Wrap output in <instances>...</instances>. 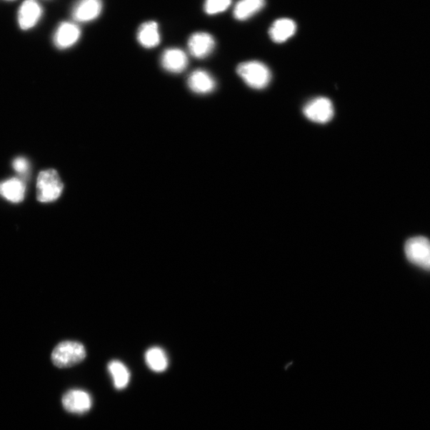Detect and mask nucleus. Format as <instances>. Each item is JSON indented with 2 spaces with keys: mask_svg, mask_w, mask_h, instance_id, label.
I'll list each match as a JSON object with an SVG mask.
<instances>
[{
  "mask_svg": "<svg viewBox=\"0 0 430 430\" xmlns=\"http://www.w3.org/2000/svg\"><path fill=\"white\" fill-rule=\"evenodd\" d=\"M25 193L26 186L22 180L12 178L0 183V196L11 203L22 202Z\"/></svg>",
  "mask_w": 430,
  "mask_h": 430,
  "instance_id": "nucleus-15",
  "label": "nucleus"
},
{
  "mask_svg": "<svg viewBox=\"0 0 430 430\" xmlns=\"http://www.w3.org/2000/svg\"><path fill=\"white\" fill-rule=\"evenodd\" d=\"M108 369L116 389H124L129 385L130 380V372L126 366L117 360H114L109 363Z\"/></svg>",
  "mask_w": 430,
  "mask_h": 430,
  "instance_id": "nucleus-18",
  "label": "nucleus"
},
{
  "mask_svg": "<svg viewBox=\"0 0 430 430\" xmlns=\"http://www.w3.org/2000/svg\"><path fill=\"white\" fill-rule=\"evenodd\" d=\"M137 40L139 44L147 49L155 48L161 44V34L157 23L149 21L141 24L137 32Z\"/></svg>",
  "mask_w": 430,
  "mask_h": 430,
  "instance_id": "nucleus-14",
  "label": "nucleus"
},
{
  "mask_svg": "<svg viewBox=\"0 0 430 430\" xmlns=\"http://www.w3.org/2000/svg\"><path fill=\"white\" fill-rule=\"evenodd\" d=\"M266 6V0H239L235 5L234 16L239 21L251 19Z\"/></svg>",
  "mask_w": 430,
  "mask_h": 430,
  "instance_id": "nucleus-16",
  "label": "nucleus"
},
{
  "mask_svg": "<svg viewBox=\"0 0 430 430\" xmlns=\"http://www.w3.org/2000/svg\"><path fill=\"white\" fill-rule=\"evenodd\" d=\"M86 356L85 346L76 341L60 343L52 352L53 364L59 369H67L83 361Z\"/></svg>",
  "mask_w": 430,
  "mask_h": 430,
  "instance_id": "nucleus-2",
  "label": "nucleus"
},
{
  "mask_svg": "<svg viewBox=\"0 0 430 430\" xmlns=\"http://www.w3.org/2000/svg\"><path fill=\"white\" fill-rule=\"evenodd\" d=\"M232 0H206L204 10L207 15L223 13L231 6Z\"/></svg>",
  "mask_w": 430,
  "mask_h": 430,
  "instance_id": "nucleus-19",
  "label": "nucleus"
},
{
  "mask_svg": "<svg viewBox=\"0 0 430 430\" xmlns=\"http://www.w3.org/2000/svg\"><path fill=\"white\" fill-rule=\"evenodd\" d=\"M62 405L69 413L83 414L88 412L92 406L90 395L82 390H71L62 398Z\"/></svg>",
  "mask_w": 430,
  "mask_h": 430,
  "instance_id": "nucleus-7",
  "label": "nucleus"
},
{
  "mask_svg": "<svg viewBox=\"0 0 430 430\" xmlns=\"http://www.w3.org/2000/svg\"><path fill=\"white\" fill-rule=\"evenodd\" d=\"M406 258L412 264L430 271V241L419 236L409 239L405 245Z\"/></svg>",
  "mask_w": 430,
  "mask_h": 430,
  "instance_id": "nucleus-4",
  "label": "nucleus"
},
{
  "mask_svg": "<svg viewBox=\"0 0 430 430\" xmlns=\"http://www.w3.org/2000/svg\"><path fill=\"white\" fill-rule=\"evenodd\" d=\"M101 0H79L74 6L72 17L76 23H88L99 18L102 11Z\"/></svg>",
  "mask_w": 430,
  "mask_h": 430,
  "instance_id": "nucleus-8",
  "label": "nucleus"
},
{
  "mask_svg": "<svg viewBox=\"0 0 430 430\" xmlns=\"http://www.w3.org/2000/svg\"><path fill=\"white\" fill-rule=\"evenodd\" d=\"M187 84L192 92L199 94H210L216 88V82L211 74L204 69H197L191 73Z\"/></svg>",
  "mask_w": 430,
  "mask_h": 430,
  "instance_id": "nucleus-12",
  "label": "nucleus"
},
{
  "mask_svg": "<svg viewBox=\"0 0 430 430\" xmlns=\"http://www.w3.org/2000/svg\"><path fill=\"white\" fill-rule=\"evenodd\" d=\"M44 9L38 0H25L18 11V24L21 29H32L43 17Z\"/></svg>",
  "mask_w": 430,
  "mask_h": 430,
  "instance_id": "nucleus-6",
  "label": "nucleus"
},
{
  "mask_svg": "<svg viewBox=\"0 0 430 430\" xmlns=\"http://www.w3.org/2000/svg\"><path fill=\"white\" fill-rule=\"evenodd\" d=\"M80 27L72 22L61 23L54 36V43L59 49H67L78 43L81 37Z\"/></svg>",
  "mask_w": 430,
  "mask_h": 430,
  "instance_id": "nucleus-9",
  "label": "nucleus"
},
{
  "mask_svg": "<svg viewBox=\"0 0 430 430\" xmlns=\"http://www.w3.org/2000/svg\"><path fill=\"white\" fill-rule=\"evenodd\" d=\"M64 187L56 171H41L37 180V199L41 203L54 202L61 196Z\"/></svg>",
  "mask_w": 430,
  "mask_h": 430,
  "instance_id": "nucleus-3",
  "label": "nucleus"
},
{
  "mask_svg": "<svg viewBox=\"0 0 430 430\" xmlns=\"http://www.w3.org/2000/svg\"><path fill=\"white\" fill-rule=\"evenodd\" d=\"M6 1H14V0H6Z\"/></svg>",
  "mask_w": 430,
  "mask_h": 430,
  "instance_id": "nucleus-21",
  "label": "nucleus"
},
{
  "mask_svg": "<svg viewBox=\"0 0 430 430\" xmlns=\"http://www.w3.org/2000/svg\"><path fill=\"white\" fill-rule=\"evenodd\" d=\"M13 168L20 174H26L29 170V163L24 157H19L13 161Z\"/></svg>",
  "mask_w": 430,
  "mask_h": 430,
  "instance_id": "nucleus-20",
  "label": "nucleus"
},
{
  "mask_svg": "<svg viewBox=\"0 0 430 430\" xmlns=\"http://www.w3.org/2000/svg\"><path fill=\"white\" fill-rule=\"evenodd\" d=\"M215 40L211 34L206 32H196L191 34L189 40V49L192 56L202 59L213 52Z\"/></svg>",
  "mask_w": 430,
  "mask_h": 430,
  "instance_id": "nucleus-10",
  "label": "nucleus"
},
{
  "mask_svg": "<svg viewBox=\"0 0 430 430\" xmlns=\"http://www.w3.org/2000/svg\"><path fill=\"white\" fill-rule=\"evenodd\" d=\"M145 360L151 371L163 372L168 369L169 359L165 351L158 346L149 349L145 354Z\"/></svg>",
  "mask_w": 430,
  "mask_h": 430,
  "instance_id": "nucleus-17",
  "label": "nucleus"
},
{
  "mask_svg": "<svg viewBox=\"0 0 430 430\" xmlns=\"http://www.w3.org/2000/svg\"><path fill=\"white\" fill-rule=\"evenodd\" d=\"M303 113L311 121L317 124L329 122L334 116L332 102L326 98H317L306 104Z\"/></svg>",
  "mask_w": 430,
  "mask_h": 430,
  "instance_id": "nucleus-5",
  "label": "nucleus"
},
{
  "mask_svg": "<svg viewBox=\"0 0 430 430\" xmlns=\"http://www.w3.org/2000/svg\"><path fill=\"white\" fill-rule=\"evenodd\" d=\"M296 31V24L294 20L286 18L275 21L269 29V36L276 44H282L292 38Z\"/></svg>",
  "mask_w": 430,
  "mask_h": 430,
  "instance_id": "nucleus-13",
  "label": "nucleus"
},
{
  "mask_svg": "<svg viewBox=\"0 0 430 430\" xmlns=\"http://www.w3.org/2000/svg\"><path fill=\"white\" fill-rule=\"evenodd\" d=\"M161 65L165 71L172 74H180L189 66V58L181 49L170 48L161 56Z\"/></svg>",
  "mask_w": 430,
  "mask_h": 430,
  "instance_id": "nucleus-11",
  "label": "nucleus"
},
{
  "mask_svg": "<svg viewBox=\"0 0 430 430\" xmlns=\"http://www.w3.org/2000/svg\"><path fill=\"white\" fill-rule=\"evenodd\" d=\"M237 73L248 86L255 89H265L272 79L268 66L259 61L242 62L237 68Z\"/></svg>",
  "mask_w": 430,
  "mask_h": 430,
  "instance_id": "nucleus-1",
  "label": "nucleus"
}]
</instances>
